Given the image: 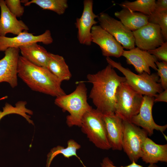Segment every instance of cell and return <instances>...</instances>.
<instances>
[{"instance_id":"obj_1","label":"cell","mask_w":167,"mask_h":167,"mask_svg":"<svg viewBox=\"0 0 167 167\" xmlns=\"http://www.w3.org/2000/svg\"><path fill=\"white\" fill-rule=\"evenodd\" d=\"M113 68L108 64L97 73L87 75L88 82L92 84L89 97L103 113H114L117 89L126 81L125 77L119 75Z\"/></svg>"},{"instance_id":"obj_2","label":"cell","mask_w":167,"mask_h":167,"mask_svg":"<svg viewBox=\"0 0 167 167\" xmlns=\"http://www.w3.org/2000/svg\"><path fill=\"white\" fill-rule=\"evenodd\" d=\"M18 76L32 90L58 97L66 94L61 82L46 68L36 65L22 56L18 61Z\"/></svg>"},{"instance_id":"obj_3","label":"cell","mask_w":167,"mask_h":167,"mask_svg":"<svg viewBox=\"0 0 167 167\" xmlns=\"http://www.w3.org/2000/svg\"><path fill=\"white\" fill-rule=\"evenodd\" d=\"M87 89L84 82H79L75 90L71 93L56 97V105L63 112L69 114L66 117V123L69 127H80L84 115L92 108L88 103Z\"/></svg>"},{"instance_id":"obj_4","label":"cell","mask_w":167,"mask_h":167,"mask_svg":"<svg viewBox=\"0 0 167 167\" xmlns=\"http://www.w3.org/2000/svg\"><path fill=\"white\" fill-rule=\"evenodd\" d=\"M109 64L117 69L124 75L126 82L135 90L144 96L155 97L163 89L159 82L157 73L150 75L143 72L135 74L129 69L123 67L119 62L114 61L110 57H106Z\"/></svg>"},{"instance_id":"obj_5","label":"cell","mask_w":167,"mask_h":167,"mask_svg":"<svg viewBox=\"0 0 167 167\" xmlns=\"http://www.w3.org/2000/svg\"><path fill=\"white\" fill-rule=\"evenodd\" d=\"M80 127L90 141L97 148L105 150L111 149L109 143L103 114L92 108L83 116Z\"/></svg>"},{"instance_id":"obj_6","label":"cell","mask_w":167,"mask_h":167,"mask_svg":"<svg viewBox=\"0 0 167 167\" xmlns=\"http://www.w3.org/2000/svg\"><path fill=\"white\" fill-rule=\"evenodd\" d=\"M143 97L126 81L122 83L117 90L115 113L122 120L131 122L139 113Z\"/></svg>"},{"instance_id":"obj_7","label":"cell","mask_w":167,"mask_h":167,"mask_svg":"<svg viewBox=\"0 0 167 167\" xmlns=\"http://www.w3.org/2000/svg\"><path fill=\"white\" fill-rule=\"evenodd\" d=\"M122 149L131 162H136L141 157L142 147L148 133L130 121L122 120Z\"/></svg>"},{"instance_id":"obj_8","label":"cell","mask_w":167,"mask_h":167,"mask_svg":"<svg viewBox=\"0 0 167 167\" xmlns=\"http://www.w3.org/2000/svg\"><path fill=\"white\" fill-rule=\"evenodd\" d=\"M98 19L101 27L112 35L123 48L130 50L135 47L132 32L120 21L104 12L100 14Z\"/></svg>"},{"instance_id":"obj_9","label":"cell","mask_w":167,"mask_h":167,"mask_svg":"<svg viewBox=\"0 0 167 167\" xmlns=\"http://www.w3.org/2000/svg\"><path fill=\"white\" fill-rule=\"evenodd\" d=\"M132 32L135 45L142 50L153 49L165 42L160 27L156 24L148 23Z\"/></svg>"},{"instance_id":"obj_10","label":"cell","mask_w":167,"mask_h":167,"mask_svg":"<svg viewBox=\"0 0 167 167\" xmlns=\"http://www.w3.org/2000/svg\"><path fill=\"white\" fill-rule=\"evenodd\" d=\"M154 97L143 96V101L139 113L134 117L131 122L139 127H141L151 136L154 130L160 131L167 139L164 134L167 128V125L161 126L154 122L152 115V109L154 105Z\"/></svg>"},{"instance_id":"obj_11","label":"cell","mask_w":167,"mask_h":167,"mask_svg":"<svg viewBox=\"0 0 167 167\" xmlns=\"http://www.w3.org/2000/svg\"><path fill=\"white\" fill-rule=\"evenodd\" d=\"M84 8L81 16L77 18L75 25L78 30L77 38L79 43L87 46L92 44L91 31L92 27L98 22L95 19L98 18L93 12V1L84 0Z\"/></svg>"},{"instance_id":"obj_12","label":"cell","mask_w":167,"mask_h":167,"mask_svg":"<svg viewBox=\"0 0 167 167\" xmlns=\"http://www.w3.org/2000/svg\"><path fill=\"white\" fill-rule=\"evenodd\" d=\"M92 42L98 45L103 56L119 58L123 47L115 38L100 25L93 26L91 31Z\"/></svg>"},{"instance_id":"obj_13","label":"cell","mask_w":167,"mask_h":167,"mask_svg":"<svg viewBox=\"0 0 167 167\" xmlns=\"http://www.w3.org/2000/svg\"><path fill=\"white\" fill-rule=\"evenodd\" d=\"M53 41L51 32L49 30L36 36L24 31L14 37L0 36V51H5L11 47L19 48L20 46L34 43L41 42L48 45L52 44Z\"/></svg>"},{"instance_id":"obj_14","label":"cell","mask_w":167,"mask_h":167,"mask_svg":"<svg viewBox=\"0 0 167 167\" xmlns=\"http://www.w3.org/2000/svg\"><path fill=\"white\" fill-rule=\"evenodd\" d=\"M0 60V83L6 82L14 88L18 85V65L20 50L19 48H9Z\"/></svg>"},{"instance_id":"obj_15","label":"cell","mask_w":167,"mask_h":167,"mask_svg":"<svg viewBox=\"0 0 167 167\" xmlns=\"http://www.w3.org/2000/svg\"><path fill=\"white\" fill-rule=\"evenodd\" d=\"M122 56L126 58L127 63L133 66L139 74L143 72L151 74L150 67L155 70H157L155 63L157 59L147 51L135 47L129 50H124Z\"/></svg>"},{"instance_id":"obj_16","label":"cell","mask_w":167,"mask_h":167,"mask_svg":"<svg viewBox=\"0 0 167 167\" xmlns=\"http://www.w3.org/2000/svg\"><path fill=\"white\" fill-rule=\"evenodd\" d=\"M103 114L108 141L113 150H122V120L114 113Z\"/></svg>"},{"instance_id":"obj_17","label":"cell","mask_w":167,"mask_h":167,"mask_svg":"<svg viewBox=\"0 0 167 167\" xmlns=\"http://www.w3.org/2000/svg\"><path fill=\"white\" fill-rule=\"evenodd\" d=\"M0 36H6L8 33L17 35L29 28L21 20H18L7 8L4 0H0Z\"/></svg>"},{"instance_id":"obj_18","label":"cell","mask_w":167,"mask_h":167,"mask_svg":"<svg viewBox=\"0 0 167 167\" xmlns=\"http://www.w3.org/2000/svg\"><path fill=\"white\" fill-rule=\"evenodd\" d=\"M141 158L146 164H156L159 162H167V144H156L147 137L142 147Z\"/></svg>"},{"instance_id":"obj_19","label":"cell","mask_w":167,"mask_h":167,"mask_svg":"<svg viewBox=\"0 0 167 167\" xmlns=\"http://www.w3.org/2000/svg\"><path fill=\"white\" fill-rule=\"evenodd\" d=\"M22 56L31 63L46 68L49 53L43 47L34 43L19 48Z\"/></svg>"},{"instance_id":"obj_20","label":"cell","mask_w":167,"mask_h":167,"mask_svg":"<svg viewBox=\"0 0 167 167\" xmlns=\"http://www.w3.org/2000/svg\"><path fill=\"white\" fill-rule=\"evenodd\" d=\"M114 15L127 28L132 32L140 28L148 23L149 16L126 9L123 8L120 11L116 12Z\"/></svg>"},{"instance_id":"obj_21","label":"cell","mask_w":167,"mask_h":167,"mask_svg":"<svg viewBox=\"0 0 167 167\" xmlns=\"http://www.w3.org/2000/svg\"><path fill=\"white\" fill-rule=\"evenodd\" d=\"M46 68L61 82L70 80L71 74L64 58L58 54L49 53Z\"/></svg>"},{"instance_id":"obj_22","label":"cell","mask_w":167,"mask_h":167,"mask_svg":"<svg viewBox=\"0 0 167 167\" xmlns=\"http://www.w3.org/2000/svg\"><path fill=\"white\" fill-rule=\"evenodd\" d=\"M67 144V147L66 148L59 145L51 149L47 155V167H49L53 158L59 154H62L65 157L67 158L75 156L79 158L83 164L76 152L77 150L81 148V145L72 139L68 140Z\"/></svg>"},{"instance_id":"obj_23","label":"cell","mask_w":167,"mask_h":167,"mask_svg":"<svg viewBox=\"0 0 167 167\" xmlns=\"http://www.w3.org/2000/svg\"><path fill=\"white\" fill-rule=\"evenodd\" d=\"M155 0L126 1L119 5L123 8L133 12L137 11L149 16L155 11Z\"/></svg>"},{"instance_id":"obj_24","label":"cell","mask_w":167,"mask_h":167,"mask_svg":"<svg viewBox=\"0 0 167 167\" xmlns=\"http://www.w3.org/2000/svg\"><path fill=\"white\" fill-rule=\"evenodd\" d=\"M35 4L43 10L54 12L58 15L64 14L68 7L67 0H32L24 4L25 6Z\"/></svg>"},{"instance_id":"obj_25","label":"cell","mask_w":167,"mask_h":167,"mask_svg":"<svg viewBox=\"0 0 167 167\" xmlns=\"http://www.w3.org/2000/svg\"><path fill=\"white\" fill-rule=\"evenodd\" d=\"M27 104L25 101H19L15 104L13 106L11 105L6 103L5 106L3 108L2 111H0V121L5 116L11 114H19L26 119L27 121L30 120L31 116L27 114L32 115L33 112L31 110L27 109L26 105Z\"/></svg>"},{"instance_id":"obj_26","label":"cell","mask_w":167,"mask_h":167,"mask_svg":"<svg viewBox=\"0 0 167 167\" xmlns=\"http://www.w3.org/2000/svg\"><path fill=\"white\" fill-rule=\"evenodd\" d=\"M148 23L158 25L160 27L165 41L167 40V11H154L149 16Z\"/></svg>"},{"instance_id":"obj_27","label":"cell","mask_w":167,"mask_h":167,"mask_svg":"<svg viewBox=\"0 0 167 167\" xmlns=\"http://www.w3.org/2000/svg\"><path fill=\"white\" fill-rule=\"evenodd\" d=\"M4 2L10 12L16 18L21 17L24 9L20 0H5Z\"/></svg>"},{"instance_id":"obj_28","label":"cell","mask_w":167,"mask_h":167,"mask_svg":"<svg viewBox=\"0 0 167 167\" xmlns=\"http://www.w3.org/2000/svg\"><path fill=\"white\" fill-rule=\"evenodd\" d=\"M157 68V74L159 78V82L163 90L167 89V62H156Z\"/></svg>"},{"instance_id":"obj_29","label":"cell","mask_w":167,"mask_h":167,"mask_svg":"<svg viewBox=\"0 0 167 167\" xmlns=\"http://www.w3.org/2000/svg\"><path fill=\"white\" fill-rule=\"evenodd\" d=\"M162 62H167V42H165L160 46L153 49L148 51Z\"/></svg>"},{"instance_id":"obj_30","label":"cell","mask_w":167,"mask_h":167,"mask_svg":"<svg viewBox=\"0 0 167 167\" xmlns=\"http://www.w3.org/2000/svg\"><path fill=\"white\" fill-rule=\"evenodd\" d=\"M100 167H143L141 165L137 164L133 161L130 164L126 166L118 167L114 165L113 161L107 157H104L101 163ZM147 167H159L156 164H149Z\"/></svg>"},{"instance_id":"obj_31","label":"cell","mask_w":167,"mask_h":167,"mask_svg":"<svg viewBox=\"0 0 167 167\" xmlns=\"http://www.w3.org/2000/svg\"><path fill=\"white\" fill-rule=\"evenodd\" d=\"M155 11H167V0H158L156 1Z\"/></svg>"},{"instance_id":"obj_32","label":"cell","mask_w":167,"mask_h":167,"mask_svg":"<svg viewBox=\"0 0 167 167\" xmlns=\"http://www.w3.org/2000/svg\"><path fill=\"white\" fill-rule=\"evenodd\" d=\"M154 102H167V89L164 90L154 97Z\"/></svg>"}]
</instances>
